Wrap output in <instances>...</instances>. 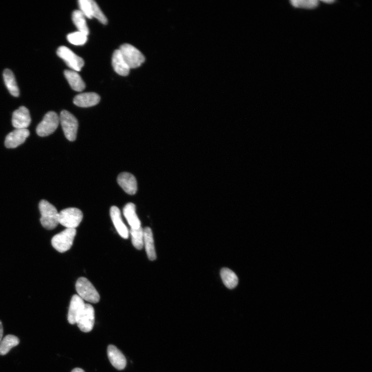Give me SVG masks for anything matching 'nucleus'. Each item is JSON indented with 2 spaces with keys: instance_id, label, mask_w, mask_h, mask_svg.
Masks as SVG:
<instances>
[{
  "instance_id": "nucleus-1",
  "label": "nucleus",
  "mask_w": 372,
  "mask_h": 372,
  "mask_svg": "<svg viewBox=\"0 0 372 372\" xmlns=\"http://www.w3.org/2000/svg\"><path fill=\"white\" fill-rule=\"evenodd\" d=\"M39 209L42 226L48 230L55 229L59 224V212L56 207L47 201L42 200L39 203Z\"/></svg>"
},
{
  "instance_id": "nucleus-2",
  "label": "nucleus",
  "mask_w": 372,
  "mask_h": 372,
  "mask_svg": "<svg viewBox=\"0 0 372 372\" xmlns=\"http://www.w3.org/2000/svg\"><path fill=\"white\" fill-rule=\"evenodd\" d=\"M76 290L78 296L83 300L96 303L100 300V296L92 283L87 279L81 277L76 283Z\"/></svg>"
},
{
  "instance_id": "nucleus-3",
  "label": "nucleus",
  "mask_w": 372,
  "mask_h": 372,
  "mask_svg": "<svg viewBox=\"0 0 372 372\" xmlns=\"http://www.w3.org/2000/svg\"><path fill=\"white\" fill-rule=\"evenodd\" d=\"M76 235V229H66L53 237L51 244L58 252H67L72 247Z\"/></svg>"
},
{
  "instance_id": "nucleus-4",
  "label": "nucleus",
  "mask_w": 372,
  "mask_h": 372,
  "mask_svg": "<svg viewBox=\"0 0 372 372\" xmlns=\"http://www.w3.org/2000/svg\"><path fill=\"white\" fill-rule=\"evenodd\" d=\"M83 215L81 210L77 208H68L59 213V224L67 229H76L81 223Z\"/></svg>"
},
{
  "instance_id": "nucleus-5",
  "label": "nucleus",
  "mask_w": 372,
  "mask_h": 372,
  "mask_svg": "<svg viewBox=\"0 0 372 372\" xmlns=\"http://www.w3.org/2000/svg\"><path fill=\"white\" fill-rule=\"evenodd\" d=\"M65 136L70 141L76 140L78 129V122L76 117L67 111L61 113L59 117Z\"/></svg>"
},
{
  "instance_id": "nucleus-6",
  "label": "nucleus",
  "mask_w": 372,
  "mask_h": 372,
  "mask_svg": "<svg viewBox=\"0 0 372 372\" xmlns=\"http://www.w3.org/2000/svg\"><path fill=\"white\" fill-rule=\"evenodd\" d=\"M119 50L130 69L140 67L145 61L143 55L136 47L128 43L122 45Z\"/></svg>"
},
{
  "instance_id": "nucleus-7",
  "label": "nucleus",
  "mask_w": 372,
  "mask_h": 372,
  "mask_svg": "<svg viewBox=\"0 0 372 372\" xmlns=\"http://www.w3.org/2000/svg\"><path fill=\"white\" fill-rule=\"evenodd\" d=\"M60 123L59 117L54 112H48L38 124L36 133L40 137H47L52 134Z\"/></svg>"
},
{
  "instance_id": "nucleus-8",
  "label": "nucleus",
  "mask_w": 372,
  "mask_h": 372,
  "mask_svg": "<svg viewBox=\"0 0 372 372\" xmlns=\"http://www.w3.org/2000/svg\"><path fill=\"white\" fill-rule=\"evenodd\" d=\"M76 324L81 331L84 333L91 332L95 324V311L93 306L85 304V307L77 318Z\"/></svg>"
},
{
  "instance_id": "nucleus-9",
  "label": "nucleus",
  "mask_w": 372,
  "mask_h": 372,
  "mask_svg": "<svg viewBox=\"0 0 372 372\" xmlns=\"http://www.w3.org/2000/svg\"><path fill=\"white\" fill-rule=\"evenodd\" d=\"M57 55L73 71L79 72L83 67L84 60L67 47H60L57 50Z\"/></svg>"
},
{
  "instance_id": "nucleus-10",
  "label": "nucleus",
  "mask_w": 372,
  "mask_h": 372,
  "mask_svg": "<svg viewBox=\"0 0 372 372\" xmlns=\"http://www.w3.org/2000/svg\"><path fill=\"white\" fill-rule=\"evenodd\" d=\"M28 129H16L6 137L5 145L8 148H15L23 144L30 136Z\"/></svg>"
},
{
  "instance_id": "nucleus-11",
  "label": "nucleus",
  "mask_w": 372,
  "mask_h": 372,
  "mask_svg": "<svg viewBox=\"0 0 372 372\" xmlns=\"http://www.w3.org/2000/svg\"><path fill=\"white\" fill-rule=\"evenodd\" d=\"M31 122L30 112L26 107H20L13 113L12 124L16 129H27Z\"/></svg>"
},
{
  "instance_id": "nucleus-12",
  "label": "nucleus",
  "mask_w": 372,
  "mask_h": 372,
  "mask_svg": "<svg viewBox=\"0 0 372 372\" xmlns=\"http://www.w3.org/2000/svg\"><path fill=\"white\" fill-rule=\"evenodd\" d=\"M121 187L127 194L134 195L138 190L137 182L133 174L127 172L121 173L117 179Z\"/></svg>"
},
{
  "instance_id": "nucleus-13",
  "label": "nucleus",
  "mask_w": 372,
  "mask_h": 372,
  "mask_svg": "<svg viewBox=\"0 0 372 372\" xmlns=\"http://www.w3.org/2000/svg\"><path fill=\"white\" fill-rule=\"evenodd\" d=\"M107 354L112 365L118 370L124 369L127 361L123 354L114 345H109L107 349Z\"/></svg>"
},
{
  "instance_id": "nucleus-14",
  "label": "nucleus",
  "mask_w": 372,
  "mask_h": 372,
  "mask_svg": "<svg viewBox=\"0 0 372 372\" xmlns=\"http://www.w3.org/2000/svg\"><path fill=\"white\" fill-rule=\"evenodd\" d=\"M85 303L78 295H74L71 299L68 313V321L70 324H76L78 317L83 310Z\"/></svg>"
},
{
  "instance_id": "nucleus-15",
  "label": "nucleus",
  "mask_w": 372,
  "mask_h": 372,
  "mask_svg": "<svg viewBox=\"0 0 372 372\" xmlns=\"http://www.w3.org/2000/svg\"><path fill=\"white\" fill-rule=\"evenodd\" d=\"M112 221L119 234L124 239H128L129 232L122 221L121 212L116 206H112L110 210Z\"/></svg>"
},
{
  "instance_id": "nucleus-16",
  "label": "nucleus",
  "mask_w": 372,
  "mask_h": 372,
  "mask_svg": "<svg viewBox=\"0 0 372 372\" xmlns=\"http://www.w3.org/2000/svg\"><path fill=\"white\" fill-rule=\"evenodd\" d=\"M100 100V96L95 93H84L77 95L74 103L77 106L87 108L97 104Z\"/></svg>"
},
{
  "instance_id": "nucleus-17",
  "label": "nucleus",
  "mask_w": 372,
  "mask_h": 372,
  "mask_svg": "<svg viewBox=\"0 0 372 372\" xmlns=\"http://www.w3.org/2000/svg\"><path fill=\"white\" fill-rule=\"evenodd\" d=\"M123 214L131 229H137L141 227V222L136 212V205L133 203L127 204Z\"/></svg>"
},
{
  "instance_id": "nucleus-18",
  "label": "nucleus",
  "mask_w": 372,
  "mask_h": 372,
  "mask_svg": "<svg viewBox=\"0 0 372 372\" xmlns=\"http://www.w3.org/2000/svg\"><path fill=\"white\" fill-rule=\"evenodd\" d=\"M143 230L144 245H145L147 257L151 261L155 260L157 258V255L152 231L149 227L145 228Z\"/></svg>"
},
{
  "instance_id": "nucleus-19",
  "label": "nucleus",
  "mask_w": 372,
  "mask_h": 372,
  "mask_svg": "<svg viewBox=\"0 0 372 372\" xmlns=\"http://www.w3.org/2000/svg\"><path fill=\"white\" fill-rule=\"evenodd\" d=\"M112 64L114 70L119 75L126 76L129 74L130 69L119 50L114 52Z\"/></svg>"
},
{
  "instance_id": "nucleus-20",
  "label": "nucleus",
  "mask_w": 372,
  "mask_h": 372,
  "mask_svg": "<svg viewBox=\"0 0 372 372\" xmlns=\"http://www.w3.org/2000/svg\"><path fill=\"white\" fill-rule=\"evenodd\" d=\"M64 76L74 91L81 92L85 89V84L77 72L66 70L64 71Z\"/></svg>"
},
{
  "instance_id": "nucleus-21",
  "label": "nucleus",
  "mask_w": 372,
  "mask_h": 372,
  "mask_svg": "<svg viewBox=\"0 0 372 372\" xmlns=\"http://www.w3.org/2000/svg\"><path fill=\"white\" fill-rule=\"evenodd\" d=\"M4 78L5 84L11 94L13 96L18 97L19 89L13 73L10 70H6L4 73Z\"/></svg>"
},
{
  "instance_id": "nucleus-22",
  "label": "nucleus",
  "mask_w": 372,
  "mask_h": 372,
  "mask_svg": "<svg viewBox=\"0 0 372 372\" xmlns=\"http://www.w3.org/2000/svg\"><path fill=\"white\" fill-rule=\"evenodd\" d=\"M221 275L225 285L228 289H234L238 285V278L232 270L227 268L223 269Z\"/></svg>"
},
{
  "instance_id": "nucleus-23",
  "label": "nucleus",
  "mask_w": 372,
  "mask_h": 372,
  "mask_svg": "<svg viewBox=\"0 0 372 372\" xmlns=\"http://www.w3.org/2000/svg\"><path fill=\"white\" fill-rule=\"evenodd\" d=\"M20 342L17 337L9 335L6 336L0 342V355H6L14 347L17 346Z\"/></svg>"
},
{
  "instance_id": "nucleus-24",
  "label": "nucleus",
  "mask_w": 372,
  "mask_h": 372,
  "mask_svg": "<svg viewBox=\"0 0 372 372\" xmlns=\"http://www.w3.org/2000/svg\"><path fill=\"white\" fill-rule=\"evenodd\" d=\"M73 23L78 29V31L88 35L89 29L87 27L85 17L80 10L75 11L72 14Z\"/></svg>"
},
{
  "instance_id": "nucleus-25",
  "label": "nucleus",
  "mask_w": 372,
  "mask_h": 372,
  "mask_svg": "<svg viewBox=\"0 0 372 372\" xmlns=\"http://www.w3.org/2000/svg\"><path fill=\"white\" fill-rule=\"evenodd\" d=\"M130 233L134 246L138 250H142L144 246V230L140 227L137 229H130Z\"/></svg>"
},
{
  "instance_id": "nucleus-26",
  "label": "nucleus",
  "mask_w": 372,
  "mask_h": 372,
  "mask_svg": "<svg viewBox=\"0 0 372 372\" xmlns=\"http://www.w3.org/2000/svg\"><path fill=\"white\" fill-rule=\"evenodd\" d=\"M67 39L72 44L76 46H81L85 44L87 40V36L78 31L69 34Z\"/></svg>"
},
{
  "instance_id": "nucleus-27",
  "label": "nucleus",
  "mask_w": 372,
  "mask_h": 372,
  "mask_svg": "<svg viewBox=\"0 0 372 372\" xmlns=\"http://www.w3.org/2000/svg\"><path fill=\"white\" fill-rule=\"evenodd\" d=\"M291 3L295 8L310 10L315 9L319 5L316 0H293Z\"/></svg>"
},
{
  "instance_id": "nucleus-28",
  "label": "nucleus",
  "mask_w": 372,
  "mask_h": 372,
  "mask_svg": "<svg viewBox=\"0 0 372 372\" xmlns=\"http://www.w3.org/2000/svg\"><path fill=\"white\" fill-rule=\"evenodd\" d=\"M92 4V17L96 18L101 24L106 25L108 23V20L105 16L103 14L100 9L98 7L96 2L91 0Z\"/></svg>"
},
{
  "instance_id": "nucleus-29",
  "label": "nucleus",
  "mask_w": 372,
  "mask_h": 372,
  "mask_svg": "<svg viewBox=\"0 0 372 372\" xmlns=\"http://www.w3.org/2000/svg\"><path fill=\"white\" fill-rule=\"evenodd\" d=\"M80 11L85 17L92 19V4L91 0H80L78 2Z\"/></svg>"
},
{
  "instance_id": "nucleus-30",
  "label": "nucleus",
  "mask_w": 372,
  "mask_h": 372,
  "mask_svg": "<svg viewBox=\"0 0 372 372\" xmlns=\"http://www.w3.org/2000/svg\"><path fill=\"white\" fill-rule=\"evenodd\" d=\"M4 336V327L1 321H0V342L3 340Z\"/></svg>"
},
{
  "instance_id": "nucleus-31",
  "label": "nucleus",
  "mask_w": 372,
  "mask_h": 372,
  "mask_svg": "<svg viewBox=\"0 0 372 372\" xmlns=\"http://www.w3.org/2000/svg\"><path fill=\"white\" fill-rule=\"evenodd\" d=\"M72 372H85V371L80 368H75L72 371Z\"/></svg>"
},
{
  "instance_id": "nucleus-32",
  "label": "nucleus",
  "mask_w": 372,
  "mask_h": 372,
  "mask_svg": "<svg viewBox=\"0 0 372 372\" xmlns=\"http://www.w3.org/2000/svg\"><path fill=\"white\" fill-rule=\"evenodd\" d=\"M324 2V3H334V2H333V1H330V2L326 1V2Z\"/></svg>"
}]
</instances>
